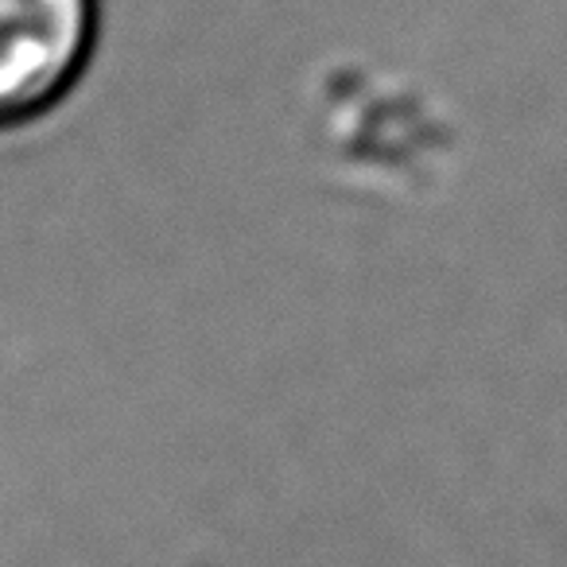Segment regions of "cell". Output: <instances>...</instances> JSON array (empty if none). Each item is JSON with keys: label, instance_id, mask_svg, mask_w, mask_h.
<instances>
[{"label": "cell", "instance_id": "obj_1", "mask_svg": "<svg viewBox=\"0 0 567 567\" xmlns=\"http://www.w3.org/2000/svg\"><path fill=\"white\" fill-rule=\"evenodd\" d=\"M102 0H0V136L40 125L86 79Z\"/></svg>", "mask_w": 567, "mask_h": 567}]
</instances>
